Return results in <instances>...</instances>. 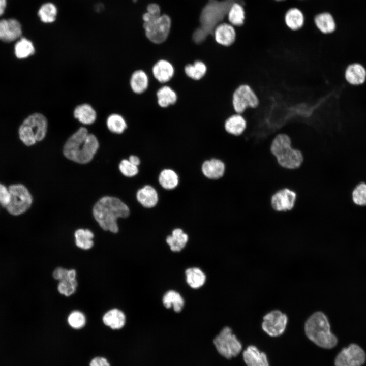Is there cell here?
Instances as JSON below:
<instances>
[{
	"label": "cell",
	"instance_id": "1",
	"mask_svg": "<svg viewBox=\"0 0 366 366\" xmlns=\"http://www.w3.org/2000/svg\"><path fill=\"white\" fill-rule=\"evenodd\" d=\"M99 147L96 136L82 127L67 139L63 147V154L70 160L86 164L93 159Z\"/></svg>",
	"mask_w": 366,
	"mask_h": 366
},
{
	"label": "cell",
	"instance_id": "2",
	"mask_svg": "<svg viewBox=\"0 0 366 366\" xmlns=\"http://www.w3.org/2000/svg\"><path fill=\"white\" fill-rule=\"evenodd\" d=\"M93 213L101 228L116 233L118 231L117 219L128 217L130 209L119 198L107 196L102 197L95 203Z\"/></svg>",
	"mask_w": 366,
	"mask_h": 366
},
{
	"label": "cell",
	"instance_id": "3",
	"mask_svg": "<svg viewBox=\"0 0 366 366\" xmlns=\"http://www.w3.org/2000/svg\"><path fill=\"white\" fill-rule=\"evenodd\" d=\"M304 330L308 339L321 348L331 349L337 344V338L331 332L328 319L321 311L313 313L307 319Z\"/></svg>",
	"mask_w": 366,
	"mask_h": 366
},
{
	"label": "cell",
	"instance_id": "4",
	"mask_svg": "<svg viewBox=\"0 0 366 366\" xmlns=\"http://www.w3.org/2000/svg\"><path fill=\"white\" fill-rule=\"evenodd\" d=\"M233 2L229 0L224 2L209 1L201 12L200 17L201 26L193 35V40L196 43H200L209 34H213L215 28L228 14Z\"/></svg>",
	"mask_w": 366,
	"mask_h": 366
},
{
	"label": "cell",
	"instance_id": "5",
	"mask_svg": "<svg viewBox=\"0 0 366 366\" xmlns=\"http://www.w3.org/2000/svg\"><path fill=\"white\" fill-rule=\"evenodd\" d=\"M271 154L276 158L278 164L287 169L299 168L303 160L301 152L292 147L290 136L279 133L273 138L270 148Z\"/></svg>",
	"mask_w": 366,
	"mask_h": 366
},
{
	"label": "cell",
	"instance_id": "6",
	"mask_svg": "<svg viewBox=\"0 0 366 366\" xmlns=\"http://www.w3.org/2000/svg\"><path fill=\"white\" fill-rule=\"evenodd\" d=\"M48 121L40 113L29 115L20 125L18 133L20 140L27 146H31L42 140L47 133Z\"/></svg>",
	"mask_w": 366,
	"mask_h": 366
},
{
	"label": "cell",
	"instance_id": "7",
	"mask_svg": "<svg viewBox=\"0 0 366 366\" xmlns=\"http://www.w3.org/2000/svg\"><path fill=\"white\" fill-rule=\"evenodd\" d=\"M143 28L147 39L155 44H160L167 38L171 28L170 18L166 14L152 15L148 12L142 16Z\"/></svg>",
	"mask_w": 366,
	"mask_h": 366
},
{
	"label": "cell",
	"instance_id": "8",
	"mask_svg": "<svg viewBox=\"0 0 366 366\" xmlns=\"http://www.w3.org/2000/svg\"><path fill=\"white\" fill-rule=\"evenodd\" d=\"M231 102L235 113L243 114L249 109H255L259 107L260 99L252 85L243 82L234 90Z\"/></svg>",
	"mask_w": 366,
	"mask_h": 366
},
{
	"label": "cell",
	"instance_id": "9",
	"mask_svg": "<svg viewBox=\"0 0 366 366\" xmlns=\"http://www.w3.org/2000/svg\"><path fill=\"white\" fill-rule=\"evenodd\" d=\"M218 352L227 359L237 356L242 350V345L231 328L224 327L213 340Z\"/></svg>",
	"mask_w": 366,
	"mask_h": 366
},
{
	"label": "cell",
	"instance_id": "10",
	"mask_svg": "<svg viewBox=\"0 0 366 366\" xmlns=\"http://www.w3.org/2000/svg\"><path fill=\"white\" fill-rule=\"evenodd\" d=\"M10 200L6 207L13 215H19L25 212L31 206L32 196L27 189L22 184L12 185L9 187Z\"/></svg>",
	"mask_w": 366,
	"mask_h": 366
},
{
	"label": "cell",
	"instance_id": "11",
	"mask_svg": "<svg viewBox=\"0 0 366 366\" xmlns=\"http://www.w3.org/2000/svg\"><path fill=\"white\" fill-rule=\"evenodd\" d=\"M288 321V318L285 313L279 310H273L263 316L261 327L269 336L277 337L284 332Z\"/></svg>",
	"mask_w": 366,
	"mask_h": 366
},
{
	"label": "cell",
	"instance_id": "12",
	"mask_svg": "<svg viewBox=\"0 0 366 366\" xmlns=\"http://www.w3.org/2000/svg\"><path fill=\"white\" fill-rule=\"evenodd\" d=\"M366 355L363 350L358 345L352 344L343 348L337 355L334 360L335 366H362L365 362Z\"/></svg>",
	"mask_w": 366,
	"mask_h": 366
},
{
	"label": "cell",
	"instance_id": "13",
	"mask_svg": "<svg viewBox=\"0 0 366 366\" xmlns=\"http://www.w3.org/2000/svg\"><path fill=\"white\" fill-rule=\"evenodd\" d=\"M297 195L288 188L282 189L272 195L271 205L273 210L278 212L291 210L294 206Z\"/></svg>",
	"mask_w": 366,
	"mask_h": 366
},
{
	"label": "cell",
	"instance_id": "14",
	"mask_svg": "<svg viewBox=\"0 0 366 366\" xmlns=\"http://www.w3.org/2000/svg\"><path fill=\"white\" fill-rule=\"evenodd\" d=\"M22 35L21 25L15 19L0 20V40L10 42L20 38Z\"/></svg>",
	"mask_w": 366,
	"mask_h": 366
},
{
	"label": "cell",
	"instance_id": "15",
	"mask_svg": "<svg viewBox=\"0 0 366 366\" xmlns=\"http://www.w3.org/2000/svg\"><path fill=\"white\" fill-rule=\"evenodd\" d=\"M224 129L229 135L238 137L247 129L248 121L242 114L235 113L230 115L225 121Z\"/></svg>",
	"mask_w": 366,
	"mask_h": 366
},
{
	"label": "cell",
	"instance_id": "16",
	"mask_svg": "<svg viewBox=\"0 0 366 366\" xmlns=\"http://www.w3.org/2000/svg\"><path fill=\"white\" fill-rule=\"evenodd\" d=\"M213 35L217 43L223 46L229 47L236 41V31L230 24L223 23L218 24L215 28Z\"/></svg>",
	"mask_w": 366,
	"mask_h": 366
},
{
	"label": "cell",
	"instance_id": "17",
	"mask_svg": "<svg viewBox=\"0 0 366 366\" xmlns=\"http://www.w3.org/2000/svg\"><path fill=\"white\" fill-rule=\"evenodd\" d=\"M225 163L218 159L205 160L201 165V171L207 178L218 179L224 176L226 172Z\"/></svg>",
	"mask_w": 366,
	"mask_h": 366
},
{
	"label": "cell",
	"instance_id": "18",
	"mask_svg": "<svg viewBox=\"0 0 366 366\" xmlns=\"http://www.w3.org/2000/svg\"><path fill=\"white\" fill-rule=\"evenodd\" d=\"M344 77L350 85H362L366 81V69L360 63L351 64L345 70Z\"/></svg>",
	"mask_w": 366,
	"mask_h": 366
},
{
	"label": "cell",
	"instance_id": "19",
	"mask_svg": "<svg viewBox=\"0 0 366 366\" xmlns=\"http://www.w3.org/2000/svg\"><path fill=\"white\" fill-rule=\"evenodd\" d=\"M242 356L247 366H269L266 354L254 345L247 347Z\"/></svg>",
	"mask_w": 366,
	"mask_h": 366
},
{
	"label": "cell",
	"instance_id": "20",
	"mask_svg": "<svg viewBox=\"0 0 366 366\" xmlns=\"http://www.w3.org/2000/svg\"><path fill=\"white\" fill-rule=\"evenodd\" d=\"M138 202L143 207L150 208L158 204L159 196L157 190L150 185H145L136 193Z\"/></svg>",
	"mask_w": 366,
	"mask_h": 366
},
{
	"label": "cell",
	"instance_id": "21",
	"mask_svg": "<svg viewBox=\"0 0 366 366\" xmlns=\"http://www.w3.org/2000/svg\"><path fill=\"white\" fill-rule=\"evenodd\" d=\"M152 72L154 77L159 82L164 83L168 82L172 78L174 68L168 60L161 59L154 65Z\"/></svg>",
	"mask_w": 366,
	"mask_h": 366
},
{
	"label": "cell",
	"instance_id": "22",
	"mask_svg": "<svg viewBox=\"0 0 366 366\" xmlns=\"http://www.w3.org/2000/svg\"><path fill=\"white\" fill-rule=\"evenodd\" d=\"M73 115L80 123L86 125L94 123L97 117L96 110L87 103L77 106L74 110Z\"/></svg>",
	"mask_w": 366,
	"mask_h": 366
},
{
	"label": "cell",
	"instance_id": "23",
	"mask_svg": "<svg viewBox=\"0 0 366 366\" xmlns=\"http://www.w3.org/2000/svg\"><path fill=\"white\" fill-rule=\"evenodd\" d=\"M37 15L40 20L45 24L54 23L58 15V8L53 2H47L41 5Z\"/></svg>",
	"mask_w": 366,
	"mask_h": 366
},
{
	"label": "cell",
	"instance_id": "24",
	"mask_svg": "<svg viewBox=\"0 0 366 366\" xmlns=\"http://www.w3.org/2000/svg\"><path fill=\"white\" fill-rule=\"evenodd\" d=\"M188 241V235L182 229H174L171 235H168L166 241L170 250L175 252L181 251L186 246Z\"/></svg>",
	"mask_w": 366,
	"mask_h": 366
},
{
	"label": "cell",
	"instance_id": "25",
	"mask_svg": "<svg viewBox=\"0 0 366 366\" xmlns=\"http://www.w3.org/2000/svg\"><path fill=\"white\" fill-rule=\"evenodd\" d=\"M102 320L106 326L113 329H119L125 325L126 316L121 311L117 309H113L104 314Z\"/></svg>",
	"mask_w": 366,
	"mask_h": 366
},
{
	"label": "cell",
	"instance_id": "26",
	"mask_svg": "<svg viewBox=\"0 0 366 366\" xmlns=\"http://www.w3.org/2000/svg\"><path fill=\"white\" fill-rule=\"evenodd\" d=\"M285 22L287 26L291 30H298L302 28L304 24V15L299 9L290 8L285 14Z\"/></svg>",
	"mask_w": 366,
	"mask_h": 366
},
{
	"label": "cell",
	"instance_id": "27",
	"mask_svg": "<svg viewBox=\"0 0 366 366\" xmlns=\"http://www.w3.org/2000/svg\"><path fill=\"white\" fill-rule=\"evenodd\" d=\"M130 87L132 91L138 94L144 92L148 86V78L147 74L142 70L134 71L130 78Z\"/></svg>",
	"mask_w": 366,
	"mask_h": 366
},
{
	"label": "cell",
	"instance_id": "28",
	"mask_svg": "<svg viewBox=\"0 0 366 366\" xmlns=\"http://www.w3.org/2000/svg\"><path fill=\"white\" fill-rule=\"evenodd\" d=\"M314 22L319 31L324 34L333 33L336 28L332 16L328 12L317 15L314 18Z\"/></svg>",
	"mask_w": 366,
	"mask_h": 366
},
{
	"label": "cell",
	"instance_id": "29",
	"mask_svg": "<svg viewBox=\"0 0 366 366\" xmlns=\"http://www.w3.org/2000/svg\"><path fill=\"white\" fill-rule=\"evenodd\" d=\"M186 280L193 289H198L204 284L206 277L203 271L198 267H190L185 271Z\"/></svg>",
	"mask_w": 366,
	"mask_h": 366
},
{
	"label": "cell",
	"instance_id": "30",
	"mask_svg": "<svg viewBox=\"0 0 366 366\" xmlns=\"http://www.w3.org/2000/svg\"><path fill=\"white\" fill-rule=\"evenodd\" d=\"M159 183L165 190H171L176 188L179 184V177L177 173L171 169L162 170L158 177Z\"/></svg>",
	"mask_w": 366,
	"mask_h": 366
},
{
	"label": "cell",
	"instance_id": "31",
	"mask_svg": "<svg viewBox=\"0 0 366 366\" xmlns=\"http://www.w3.org/2000/svg\"><path fill=\"white\" fill-rule=\"evenodd\" d=\"M162 302L166 308H172L176 312H179L182 310L185 303L181 295L173 290H169L164 294Z\"/></svg>",
	"mask_w": 366,
	"mask_h": 366
},
{
	"label": "cell",
	"instance_id": "32",
	"mask_svg": "<svg viewBox=\"0 0 366 366\" xmlns=\"http://www.w3.org/2000/svg\"><path fill=\"white\" fill-rule=\"evenodd\" d=\"M157 102L162 108H166L174 104L177 101V96L175 92L169 86H163L157 92Z\"/></svg>",
	"mask_w": 366,
	"mask_h": 366
},
{
	"label": "cell",
	"instance_id": "33",
	"mask_svg": "<svg viewBox=\"0 0 366 366\" xmlns=\"http://www.w3.org/2000/svg\"><path fill=\"white\" fill-rule=\"evenodd\" d=\"M227 15L229 21L232 25L241 26L244 24L245 12L243 7L239 3L233 2Z\"/></svg>",
	"mask_w": 366,
	"mask_h": 366
},
{
	"label": "cell",
	"instance_id": "34",
	"mask_svg": "<svg viewBox=\"0 0 366 366\" xmlns=\"http://www.w3.org/2000/svg\"><path fill=\"white\" fill-rule=\"evenodd\" d=\"M74 236L76 245L81 249L89 250L94 245V235L88 229H78L75 231Z\"/></svg>",
	"mask_w": 366,
	"mask_h": 366
},
{
	"label": "cell",
	"instance_id": "35",
	"mask_svg": "<svg viewBox=\"0 0 366 366\" xmlns=\"http://www.w3.org/2000/svg\"><path fill=\"white\" fill-rule=\"evenodd\" d=\"M35 51L33 42L25 38H21L15 45V54L19 59L27 58L33 55Z\"/></svg>",
	"mask_w": 366,
	"mask_h": 366
},
{
	"label": "cell",
	"instance_id": "36",
	"mask_svg": "<svg viewBox=\"0 0 366 366\" xmlns=\"http://www.w3.org/2000/svg\"><path fill=\"white\" fill-rule=\"evenodd\" d=\"M186 75L194 80H199L202 78L207 71L206 65L202 61H195L193 64H188L184 68Z\"/></svg>",
	"mask_w": 366,
	"mask_h": 366
},
{
	"label": "cell",
	"instance_id": "37",
	"mask_svg": "<svg viewBox=\"0 0 366 366\" xmlns=\"http://www.w3.org/2000/svg\"><path fill=\"white\" fill-rule=\"evenodd\" d=\"M106 125L110 131L117 134L123 133L127 127L124 118L117 113L109 115L106 120Z\"/></svg>",
	"mask_w": 366,
	"mask_h": 366
},
{
	"label": "cell",
	"instance_id": "38",
	"mask_svg": "<svg viewBox=\"0 0 366 366\" xmlns=\"http://www.w3.org/2000/svg\"><path fill=\"white\" fill-rule=\"evenodd\" d=\"M353 203L360 207L366 206V183L361 182L353 188L351 193Z\"/></svg>",
	"mask_w": 366,
	"mask_h": 366
},
{
	"label": "cell",
	"instance_id": "39",
	"mask_svg": "<svg viewBox=\"0 0 366 366\" xmlns=\"http://www.w3.org/2000/svg\"><path fill=\"white\" fill-rule=\"evenodd\" d=\"M77 281L75 280H64L59 281L57 286L58 292L66 296H69L75 293L77 287Z\"/></svg>",
	"mask_w": 366,
	"mask_h": 366
},
{
	"label": "cell",
	"instance_id": "40",
	"mask_svg": "<svg viewBox=\"0 0 366 366\" xmlns=\"http://www.w3.org/2000/svg\"><path fill=\"white\" fill-rule=\"evenodd\" d=\"M68 322L72 328L80 329L85 324V317L81 312L75 311L71 313L68 316Z\"/></svg>",
	"mask_w": 366,
	"mask_h": 366
},
{
	"label": "cell",
	"instance_id": "41",
	"mask_svg": "<svg viewBox=\"0 0 366 366\" xmlns=\"http://www.w3.org/2000/svg\"><path fill=\"white\" fill-rule=\"evenodd\" d=\"M119 169L124 176L128 177H133L139 172L138 166L133 164L127 159L121 161L119 164Z\"/></svg>",
	"mask_w": 366,
	"mask_h": 366
},
{
	"label": "cell",
	"instance_id": "42",
	"mask_svg": "<svg viewBox=\"0 0 366 366\" xmlns=\"http://www.w3.org/2000/svg\"><path fill=\"white\" fill-rule=\"evenodd\" d=\"M76 272L74 269H67L62 267L56 268L53 272V278L62 281L64 280H75Z\"/></svg>",
	"mask_w": 366,
	"mask_h": 366
},
{
	"label": "cell",
	"instance_id": "43",
	"mask_svg": "<svg viewBox=\"0 0 366 366\" xmlns=\"http://www.w3.org/2000/svg\"><path fill=\"white\" fill-rule=\"evenodd\" d=\"M10 200V193L6 187L0 184V204L6 207Z\"/></svg>",
	"mask_w": 366,
	"mask_h": 366
},
{
	"label": "cell",
	"instance_id": "44",
	"mask_svg": "<svg viewBox=\"0 0 366 366\" xmlns=\"http://www.w3.org/2000/svg\"><path fill=\"white\" fill-rule=\"evenodd\" d=\"M90 366H110V365L105 358L96 357L91 361Z\"/></svg>",
	"mask_w": 366,
	"mask_h": 366
},
{
	"label": "cell",
	"instance_id": "45",
	"mask_svg": "<svg viewBox=\"0 0 366 366\" xmlns=\"http://www.w3.org/2000/svg\"><path fill=\"white\" fill-rule=\"evenodd\" d=\"M147 12L155 15H160V8L156 4H149L147 7Z\"/></svg>",
	"mask_w": 366,
	"mask_h": 366
},
{
	"label": "cell",
	"instance_id": "46",
	"mask_svg": "<svg viewBox=\"0 0 366 366\" xmlns=\"http://www.w3.org/2000/svg\"><path fill=\"white\" fill-rule=\"evenodd\" d=\"M128 160L131 163L136 166H138L140 164L139 158L135 155H131Z\"/></svg>",
	"mask_w": 366,
	"mask_h": 366
},
{
	"label": "cell",
	"instance_id": "47",
	"mask_svg": "<svg viewBox=\"0 0 366 366\" xmlns=\"http://www.w3.org/2000/svg\"><path fill=\"white\" fill-rule=\"evenodd\" d=\"M6 5L7 0H0V16L4 14Z\"/></svg>",
	"mask_w": 366,
	"mask_h": 366
},
{
	"label": "cell",
	"instance_id": "48",
	"mask_svg": "<svg viewBox=\"0 0 366 366\" xmlns=\"http://www.w3.org/2000/svg\"><path fill=\"white\" fill-rule=\"evenodd\" d=\"M229 1L234 2V1H237V0H229Z\"/></svg>",
	"mask_w": 366,
	"mask_h": 366
},
{
	"label": "cell",
	"instance_id": "49",
	"mask_svg": "<svg viewBox=\"0 0 366 366\" xmlns=\"http://www.w3.org/2000/svg\"><path fill=\"white\" fill-rule=\"evenodd\" d=\"M276 1H283V0H276Z\"/></svg>",
	"mask_w": 366,
	"mask_h": 366
}]
</instances>
